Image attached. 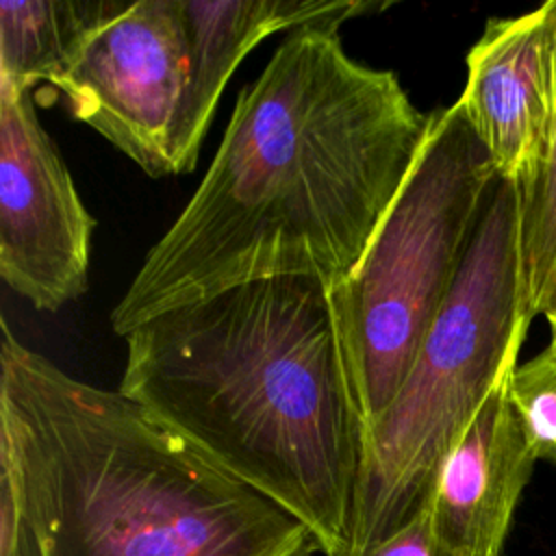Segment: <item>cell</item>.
Returning a JSON list of instances; mask_svg holds the SVG:
<instances>
[{
  "label": "cell",
  "instance_id": "obj_1",
  "mask_svg": "<svg viewBox=\"0 0 556 556\" xmlns=\"http://www.w3.org/2000/svg\"><path fill=\"white\" fill-rule=\"evenodd\" d=\"M428 128L397 76L354 61L339 28L302 26L239 91L189 202L111 313L146 319L252 280L328 287L361 261Z\"/></svg>",
  "mask_w": 556,
  "mask_h": 556
},
{
  "label": "cell",
  "instance_id": "obj_2",
  "mask_svg": "<svg viewBox=\"0 0 556 556\" xmlns=\"http://www.w3.org/2000/svg\"><path fill=\"white\" fill-rule=\"evenodd\" d=\"M124 339L119 393L304 523L324 556L343 552L361 421L328 285L243 282L163 311Z\"/></svg>",
  "mask_w": 556,
  "mask_h": 556
},
{
  "label": "cell",
  "instance_id": "obj_3",
  "mask_svg": "<svg viewBox=\"0 0 556 556\" xmlns=\"http://www.w3.org/2000/svg\"><path fill=\"white\" fill-rule=\"evenodd\" d=\"M0 476L39 556H313L315 536L119 391L65 374L2 321Z\"/></svg>",
  "mask_w": 556,
  "mask_h": 556
},
{
  "label": "cell",
  "instance_id": "obj_4",
  "mask_svg": "<svg viewBox=\"0 0 556 556\" xmlns=\"http://www.w3.org/2000/svg\"><path fill=\"white\" fill-rule=\"evenodd\" d=\"M528 328L519 285V191L497 178L410 371L361 437L343 552L389 539L428 506L443 460L517 365Z\"/></svg>",
  "mask_w": 556,
  "mask_h": 556
},
{
  "label": "cell",
  "instance_id": "obj_5",
  "mask_svg": "<svg viewBox=\"0 0 556 556\" xmlns=\"http://www.w3.org/2000/svg\"><path fill=\"white\" fill-rule=\"evenodd\" d=\"M495 180L460 104L428 113L421 148L367 250L328 287L361 437L410 371L458 278Z\"/></svg>",
  "mask_w": 556,
  "mask_h": 556
},
{
  "label": "cell",
  "instance_id": "obj_6",
  "mask_svg": "<svg viewBox=\"0 0 556 556\" xmlns=\"http://www.w3.org/2000/svg\"><path fill=\"white\" fill-rule=\"evenodd\" d=\"M93 226L33 91L0 80V278L59 311L87 289Z\"/></svg>",
  "mask_w": 556,
  "mask_h": 556
},
{
  "label": "cell",
  "instance_id": "obj_7",
  "mask_svg": "<svg viewBox=\"0 0 556 556\" xmlns=\"http://www.w3.org/2000/svg\"><path fill=\"white\" fill-rule=\"evenodd\" d=\"M185 87L180 0L132 2L54 85L76 119L154 178L176 174L174 128Z\"/></svg>",
  "mask_w": 556,
  "mask_h": 556
},
{
  "label": "cell",
  "instance_id": "obj_8",
  "mask_svg": "<svg viewBox=\"0 0 556 556\" xmlns=\"http://www.w3.org/2000/svg\"><path fill=\"white\" fill-rule=\"evenodd\" d=\"M456 102L497 178L526 187L556 132V0L486 22Z\"/></svg>",
  "mask_w": 556,
  "mask_h": 556
},
{
  "label": "cell",
  "instance_id": "obj_9",
  "mask_svg": "<svg viewBox=\"0 0 556 556\" xmlns=\"http://www.w3.org/2000/svg\"><path fill=\"white\" fill-rule=\"evenodd\" d=\"M513 369L443 460L426 506L432 534L454 556H504L517 504L534 471L536 456L508 397Z\"/></svg>",
  "mask_w": 556,
  "mask_h": 556
},
{
  "label": "cell",
  "instance_id": "obj_10",
  "mask_svg": "<svg viewBox=\"0 0 556 556\" xmlns=\"http://www.w3.org/2000/svg\"><path fill=\"white\" fill-rule=\"evenodd\" d=\"M187 87L174 128V169L191 172L222 89L263 39L302 26H332L387 9L374 0H180Z\"/></svg>",
  "mask_w": 556,
  "mask_h": 556
},
{
  "label": "cell",
  "instance_id": "obj_11",
  "mask_svg": "<svg viewBox=\"0 0 556 556\" xmlns=\"http://www.w3.org/2000/svg\"><path fill=\"white\" fill-rule=\"evenodd\" d=\"M122 0H2L0 80L17 89L56 85L96 35L128 11Z\"/></svg>",
  "mask_w": 556,
  "mask_h": 556
},
{
  "label": "cell",
  "instance_id": "obj_12",
  "mask_svg": "<svg viewBox=\"0 0 556 556\" xmlns=\"http://www.w3.org/2000/svg\"><path fill=\"white\" fill-rule=\"evenodd\" d=\"M519 191V285L528 321L543 315L556 289V132L547 154Z\"/></svg>",
  "mask_w": 556,
  "mask_h": 556
},
{
  "label": "cell",
  "instance_id": "obj_13",
  "mask_svg": "<svg viewBox=\"0 0 556 556\" xmlns=\"http://www.w3.org/2000/svg\"><path fill=\"white\" fill-rule=\"evenodd\" d=\"M549 343L513 369L508 397L536 460L556 465V326Z\"/></svg>",
  "mask_w": 556,
  "mask_h": 556
},
{
  "label": "cell",
  "instance_id": "obj_14",
  "mask_svg": "<svg viewBox=\"0 0 556 556\" xmlns=\"http://www.w3.org/2000/svg\"><path fill=\"white\" fill-rule=\"evenodd\" d=\"M332 556H454L432 534L428 510L424 508L410 523L389 539L354 552H339Z\"/></svg>",
  "mask_w": 556,
  "mask_h": 556
},
{
  "label": "cell",
  "instance_id": "obj_15",
  "mask_svg": "<svg viewBox=\"0 0 556 556\" xmlns=\"http://www.w3.org/2000/svg\"><path fill=\"white\" fill-rule=\"evenodd\" d=\"M0 556H39L26 515L13 523L0 526Z\"/></svg>",
  "mask_w": 556,
  "mask_h": 556
},
{
  "label": "cell",
  "instance_id": "obj_16",
  "mask_svg": "<svg viewBox=\"0 0 556 556\" xmlns=\"http://www.w3.org/2000/svg\"><path fill=\"white\" fill-rule=\"evenodd\" d=\"M545 317H547V321H549V326H556V289H554V295H552V302H549V306H547V311L543 313Z\"/></svg>",
  "mask_w": 556,
  "mask_h": 556
}]
</instances>
